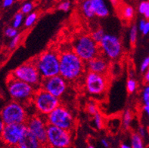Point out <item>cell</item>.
<instances>
[{"mask_svg":"<svg viewBox=\"0 0 149 148\" xmlns=\"http://www.w3.org/2000/svg\"><path fill=\"white\" fill-rule=\"evenodd\" d=\"M101 144H102V146L104 147H105V148H108L110 147L109 142H108V140H107V139H105V138H103V139H102V140H101Z\"/></svg>","mask_w":149,"mask_h":148,"instance_id":"cell-42","label":"cell"},{"mask_svg":"<svg viewBox=\"0 0 149 148\" xmlns=\"http://www.w3.org/2000/svg\"><path fill=\"white\" fill-rule=\"evenodd\" d=\"M33 61L43 79L60 75V54L55 51H45Z\"/></svg>","mask_w":149,"mask_h":148,"instance_id":"cell-2","label":"cell"},{"mask_svg":"<svg viewBox=\"0 0 149 148\" xmlns=\"http://www.w3.org/2000/svg\"><path fill=\"white\" fill-rule=\"evenodd\" d=\"M140 71L141 73H145L149 69V56H147L143 59L140 64Z\"/></svg>","mask_w":149,"mask_h":148,"instance_id":"cell-33","label":"cell"},{"mask_svg":"<svg viewBox=\"0 0 149 148\" xmlns=\"http://www.w3.org/2000/svg\"><path fill=\"white\" fill-rule=\"evenodd\" d=\"M142 33V35L144 36H147L149 34V21H146V24L145 25V27L143 28L142 31L141 32Z\"/></svg>","mask_w":149,"mask_h":148,"instance_id":"cell-39","label":"cell"},{"mask_svg":"<svg viewBox=\"0 0 149 148\" xmlns=\"http://www.w3.org/2000/svg\"><path fill=\"white\" fill-rule=\"evenodd\" d=\"M138 26L136 24L132 25L130 27V35H129L130 42V45H132V46L136 45L137 40H138Z\"/></svg>","mask_w":149,"mask_h":148,"instance_id":"cell-23","label":"cell"},{"mask_svg":"<svg viewBox=\"0 0 149 148\" xmlns=\"http://www.w3.org/2000/svg\"><path fill=\"white\" fill-rule=\"evenodd\" d=\"M0 116L6 125L26 124L29 119L28 113L24 104L13 101L3 107Z\"/></svg>","mask_w":149,"mask_h":148,"instance_id":"cell-7","label":"cell"},{"mask_svg":"<svg viewBox=\"0 0 149 148\" xmlns=\"http://www.w3.org/2000/svg\"><path fill=\"white\" fill-rule=\"evenodd\" d=\"M72 50L86 63L101 55L99 44L89 35H81L74 40Z\"/></svg>","mask_w":149,"mask_h":148,"instance_id":"cell-3","label":"cell"},{"mask_svg":"<svg viewBox=\"0 0 149 148\" xmlns=\"http://www.w3.org/2000/svg\"><path fill=\"white\" fill-rule=\"evenodd\" d=\"M26 129L38 140L46 146L47 142V128L48 123L45 116L39 114H33L30 116L26 122Z\"/></svg>","mask_w":149,"mask_h":148,"instance_id":"cell-12","label":"cell"},{"mask_svg":"<svg viewBox=\"0 0 149 148\" xmlns=\"http://www.w3.org/2000/svg\"><path fill=\"white\" fill-rule=\"evenodd\" d=\"M135 15L134 8L130 6H125L121 9V15L122 17L125 20L130 21L133 18Z\"/></svg>","mask_w":149,"mask_h":148,"instance_id":"cell-21","label":"cell"},{"mask_svg":"<svg viewBox=\"0 0 149 148\" xmlns=\"http://www.w3.org/2000/svg\"><path fill=\"white\" fill-rule=\"evenodd\" d=\"M70 6H71V3H70V1L65 0V1H63V2L59 4L58 6V10L66 12V11H68L70 10Z\"/></svg>","mask_w":149,"mask_h":148,"instance_id":"cell-36","label":"cell"},{"mask_svg":"<svg viewBox=\"0 0 149 148\" xmlns=\"http://www.w3.org/2000/svg\"><path fill=\"white\" fill-rule=\"evenodd\" d=\"M5 34L6 36L8 38H12L15 37L16 36L18 35V32H17V29L14 28L13 26H9V27H7L5 30Z\"/></svg>","mask_w":149,"mask_h":148,"instance_id":"cell-32","label":"cell"},{"mask_svg":"<svg viewBox=\"0 0 149 148\" xmlns=\"http://www.w3.org/2000/svg\"><path fill=\"white\" fill-rule=\"evenodd\" d=\"M143 80L146 85H149V69H148L143 75Z\"/></svg>","mask_w":149,"mask_h":148,"instance_id":"cell-40","label":"cell"},{"mask_svg":"<svg viewBox=\"0 0 149 148\" xmlns=\"http://www.w3.org/2000/svg\"><path fill=\"white\" fill-rule=\"evenodd\" d=\"M86 112L91 116H95L98 113V106L94 101H89L86 104Z\"/></svg>","mask_w":149,"mask_h":148,"instance_id":"cell-30","label":"cell"},{"mask_svg":"<svg viewBox=\"0 0 149 148\" xmlns=\"http://www.w3.org/2000/svg\"><path fill=\"white\" fill-rule=\"evenodd\" d=\"M146 21H147V20H146V19H141V20L139 21V24L137 26H138V29L140 32H142V30H143V28L145 27V25H146Z\"/></svg>","mask_w":149,"mask_h":148,"instance_id":"cell-38","label":"cell"},{"mask_svg":"<svg viewBox=\"0 0 149 148\" xmlns=\"http://www.w3.org/2000/svg\"><path fill=\"white\" fill-rule=\"evenodd\" d=\"M138 88V83L136 79L130 77L127 81V90L129 93L133 94L137 91Z\"/></svg>","mask_w":149,"mask_h":148,"instance_id":"cell-25","label":"cell"},{"mask_svg":"<svg viewBox=\"0 0 149 148\" xmlns=\"http://www.w3.org/2000/svg\"><path fill=\"white\" fill-rule=\"evenodd\" d=\"M17 146L21 148H44L45 145L42 144L35 135L26 129Z\"/></svg>","mask_w":149,"mask_h":148,"instance_id":"cell-16","label":"cell"},{"mask_svg":"<svg viewBox=\"0 0 149 148\" xmlns=\"http://www.w3.org/2000/svg\"><path fill=\"white\" fill-rule=\"evenodd\" d=\"M11 76L31 85L36 90L41 87L42 78L33 60L19 66L12 72Z\"/></svg>","mask_w":149,"mask_h":148,"instance_id":"cell-6","label":"cell"},{"mask_svg":"<svg viewBox=\"0 0 149 148\" xmlns=\"http://www.w3.org/2000/svg\"><path fill=\"white\" fill-rule=\"evenodd\" d=\"M88 148H95V147H93V146H92V145H89V146L88 147Z\"/></svg>","mask_w":149,"mask_h":148,"instance_id":"cell-47","label":"cell"},{"mask_svg":"<svg viewBox=\"0 0 149 148\" xmlns=\"http://www.w3.org/2000/svg\"><path fill=\"white\" fill-rule=\"evenodd\" d=\"M26 129V124L6 125L0 139L8 147L17 146Z\"/></svg>","mask_w":149,"mask_h":148,"instance_id":"cell-13","label":"cell"},{"mask_svg":"<svg viewBox=\"0 0 149 148\" xmlns=\"http://www.w3.org/2000/svg\"><path fill=\"white\" fill-rule=\"evenodd\" d=\"M137 134L143 139L144 141L146 140V139L148 138V136L147 129H146V128L144 126H139L138 129H137Z\"/></svg>","mask_w":149,"mask_h":148,"instance_id":"cell-34","label":"cell"},{"mask_svg":"<svg viewBox=\"0 0 149 148\" xmlns=\"http://www.w3.org/2000/svg\"><path fill=\"white\" fill-rule=\"evenodd\" d=\"M86 68L88 69V72L107 76L110 69L109 60L101 54L93 60L86 62Z\"/></svg>","mask_w":149,"mask_h":148,"instance_id":"cell-15","label":"cell"},{"mask_svg":"<svg viewBox=\"0 0 149 148\" xmlns=\"http://www.w3.org/2000/svg\"><path fill=\"white\" fill-rule=\"evenodd\" d=\"M24 14L20 12H17L16 15H15L13 19V22H12V26L15 29H18L19 27H21L22 24L24 22Z\"/></svg>","mask_w":149,"mask_h":148,"instance_id":"cell-26","label":"cell"},{"mask_svg":"<svg viewBox=\"0 0 149 148\" xmlns=\"http://www.w3.org/2000/svg\"><path fill=\"white\" fill-rule=\"evenodd\" d=\"M142 116H143L144 122L148 126H149V106H145L143 105L142 107Z\"/></svg>","mask_w":149,"mask_h":148,"instance_id":"cell-35","label":"cell"},{"mask_svg":"<svg viewBox=\"0 0 149 148\" xmlns=\"http://www.w3.org/2000/svg\"><path fill=\"white\" fill-rule=\"evenodd\" d=\"M141 100L145 106H149V85H145L141 92Z\"/></svg>","mask_w":149,"mask_h":148,"instance_id":"cell-27","label":"cell"},{"mask_svg":"<svg viewBox=\"0 0 149 148\" xmlns=\"http://www.w3.org/2000/svg\"><path fill=\"white\" fill-rule=\"evenodd\" d=\"M132 119H133V115H132V111L130 110H127L126 111H124L123 117H122V124L125 129L130 128L132 124Z\"/></svg>","mask_w":149,"mask_h":148,"instance_id":"cell-22","label":"cell"},{"mask_svg":"<svg viewBox=\"0 0 149 148\" xmlns=\"http://www.w3.org/2000/svg\"><path fill=\"white\" fill-rule=\"evenodd\" d=\"M33 9V4L32 2H27L23 4L21 8V12L24 15H29L32 13Z\"/></svg>","mask_w":149,"mask_h":148,"instance_id":"cell-31","label":"cell"},{"mask_svg":"<svg viewBox=\"0 0 149 148\" xmlns=\"http://www.w3.org/2000/svg\"><path fill=\"white\" fill-rule=\"evenodd\" d=\"M86 63L73 50L60 53V75L67 81L73 83L81 79L86 72Z\"/></svg>","mask_w":149,"mask_h":148,"instance_id":"cell-1","label":"cell"},{"mask_svg":"<svg viewBox=\"0 0 149 148\" xmlns=\"http://www.w3.org/2000/svg\"><path fill=\"white\" fill-rule=\"evenodd\" d=\"M40 88L56 98H61L68 89V81L61 75L42 79Z\"/></svg>","mask_w":149,"mask_h":148,"instance_id":"cell-14","label":"cell"},{"mask_svg":"<svg viewBox=\"0 0 149 148\" xmlns=\"http://www.w3.org/2000/svg\"><path fill=\"white\" fill-rule=\"evenodd\" d=\"M21 36L19 35V34L17 35V36H15V37L12 38L9 42V45H8L9 49H14L17 47V45H18L19 42H20V41H21Z\"/></svg>","mask_w":149,"mask_h":148,"instance_id":"cell-37","label":"cell"},{"mask_svg":"<svg viewBox=\"0 0 149 148\" xmlns=\"http://www.w3.org/2000/svg\"><path fill=\"white\" fill-rule=\"evenodd\" d=\"M91 3L96 17H105L109 15V9L104 0H91Z\"/></svg>","mask_w":149,"mask_h":148,"instance_id":"cell-17","label":"cell"},{"mask_svg":"<svg viewBox=\"0 0 149 148\" xmlns=\"http://www.w3.org/2000/svg\"><path fill=\"white\" fill-rule=\"evenodd\" d=\"M71 143V131L48 125L46 146L51 148H68Z\"/></svg>","mask_w":149,"mask_h":148,"instance_id":"cell-11","label":"cell"},{"mask_svg":"<svg viewBox=\"0 0 149 148\" xmlns=\"http://www.w3.org/2000/svg\"><path fill=\"white\" fill-rule=\"evenodd\" d=\"M138 11L146 20L149 21V0L140 2L138 6Z\"/></svg>","mask_w":149,"mask_h":148,"instance_id":"cell-20","label":"cell"},{"mask_svg":"<svg viewBox=\"0 0 149 148\" xmlns=\"http://www.w3.org/2000/svg\"><path fill=\"white\" fill-rule=\"evenodd\" d=\"M5 126H6V124L4 123L3 120H2L1 116H0V136H1V134H2V131H3Z\"/></svg>","mask_w":149,"mask_h":148,"instance_id":"cell-43","label":"cell"},{"mask_svg":"<svg viewBox=\"0 0 149 148\" xmlns=\"http://www.w3.org/2000/svg\"><path fill=\"white\" fill-rule=\"evenodd\" d=\"M93 125L98 130H101L104 127V120L103 117L99 112L93 116Z\"/></svg>","mask_w":149,"mask_h":148,"instance_id":"cell-28","label":"cell"},{"mask_svg":"<svg viewBox=\"0 0 149 148\" xmlns=\"http://www.w3.org/2000/svg\"><path fill=\"white\" fill-rule=\"evenodd\" d=\"M144 140L139 135L136 133H132L130 138V146L132 148H146Z\"/></svg>","mask_w":149,"mask_h":148,"instance_id":"cell-19","label":"cell"},{"mask_svg":"<svg viewBox=\"0 0 149 148\" xmlns=\"http://www.w3.org/2000/svg\"><path fill=\"white\" fill-rule=\"evenodd\" d=\"M120 148H132L131 147L130 145L126 144V143H123L120 145Z\"/></svg>","mask_w":149,"mask_h":148,"instance_id":"cell-44","label":"cell"},{"mask_svg":"<svg viewBox=\"0 0 149 148\" xmlns=\"http://www.w3.org/2000/svg\"><path fill=\"white\" fill-rule=\"evenodd\" d=\"M83 81L87 93L94 97H100L104 94L109 84V79L107 76L92 72L86 73Z\"/></svg>","mask_w":149,"mask_h":148,"instance_id":"cell-10","label":"cell"},{"mask_svg":"<svg viewBox=\"0 0 149 148\" xmlns=\"http://www.w3.org/2000/svg\"><path fill=\"white\" fill-rule=\"evenodd\" d=\"M7 148H21V147H19L18 146H15V147H8Z\"/></svg>","mask_w":149,"mask_h":148,"instance_id":"cell-46","label":"cell"},{"mask_svg":"<svg viewBox=\"0 0 149 148\" xmlns=\"http://www.w3.org/2000/svg\"><path fill=\"white\" fill-rule=\"evenodd\" d=\"M15 0H3V7L4 8H8L14 3Z\"/></svg>","mask_w":149,"mask_h":148,"instance_id":"cell-41","label":"cell"},{"mask_svg":"<svg viewBox=\"0 0 149 148\" xmlns=\"http://www.w3.org/2000/svg\"><path fill=\"white\" fill-rule=\"evenodd\" d=\"M36 114L46 116L61 105L60 98H56L45 90L37 89L31 101Z\"/></svg>","mask_w":149,"mask_h":148,"instance_id":"cell-5","label":"cell"},{"mask_svg":"<svg viewBox=\"0 0 149 148\" xmlns=\"http://www.w3.org/2000/svg\"><path fill=\"white\" fill-rule=\"evenodd\" d=\"M8 91L14 101L26 104L31 103L36 89L31 85L10 76L8 80Z\"/></svg>","mask_w":149,"mask_h":148,"instance_id":"cell-4","label":"cell"},{"mask_svg":"<svg viewBox=\"0 0 149 148\" xmlns=\"http://www.w3.org/2000/svg\"><path fill=\"white\" fill-rule=\"evenodd\" d=\"M37 18L38 15L36 12H32V13L26 15V17L24 18V22L25 27L30 28V27L33 26L34 24L37 21Z\"/></svg>","mask_w":149,"mask_h":148,"instance_id":"cell-24","label":"cell"},{"mask_svg":"<svg viewBox=\"0 0 149 148\" xmlns=\"http://www.w3.org/2000/svg\"><path fill=\"white\" fill-rule=\"evenodd\" d=\"M101 54L108 60H118L123 54V45L119 37L113 34H105L99 42Z\"/></svg>","mask_w":149,"mask_h":148,"instance_id":"cell-9","label":"cell"},{"mask_svg":"<svg viewBox=\"0 0 149 148\" xmlns=\"http://www.w3.org/2000/svg\"><path fill=\"white\" fill-rule=\"evenodd\" d=\"M80 8H81L82 13L86 18L92 19L95 16L91 3V0H83Z\"/></svg>","mask_w":149,"mask_h":148,"instance_id":"cell-18","label":"cell"},{"mask_svg":"<svg viewBox=\"0 0 149 148\" xmlns=\"http://www.w3.org/2000/svg\"><path fill=\"white\" fill-rule=\"evenodd\" d=\"M110 1L112 3V5L114 6H117V4H118V0H110Z\"/></svg>","mask_w":149,"mask_h":148,"instance_id":"cell-45","label":"cell"},{"mask_svg":"<svg viewBox=\"0 0 149 148\" xmlns=\"http://www.w3.org/2000/svg\"><path fill=\"white\" fill-rule=\"evenodd\" d=\"M105 34L106 33H104V30H102V29L99 28L95 30V31H93V33H92L91 36H92V38H93L95 41L97 43L99 44V42H100L102 40V39L104 38Z\"/></svg>","mask_w":149,"mask_h":148,"instance_id":"cell-29","label":"cell"},{"mask_svg":"<svg viewBox=\"0 0 149 148\" xmlns=\"http://www.w3.org/2000/svg\"><path fill=\"white\" fill-rule=\"evenodd\" d=\"M48 125L71 131L75 126V120L70 112L65 106L61 104L55 109L46 117Z\"/></svg>","mask_w":149,"mask_h":148,"instance_id":"cell-8","label":"cell"}]
</instances>
